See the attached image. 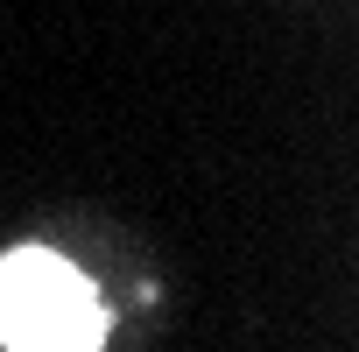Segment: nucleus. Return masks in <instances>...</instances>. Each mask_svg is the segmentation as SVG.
I'll return each instance as SVG.
<instances>
[{"label": "nucleus", "instance_id": "obj_1", "mask_svg": "<svg viewBox=\"0 0 359 352\" xmlns=\"http://www.w3.org/2000/svg\"><path fill=\"white\" fill-rule=\"evenodd\" d=\"M0 345L8 352H99L106 303L78 261L57 247L0 254Z\"/></svg>", "mask_w": 359, "mask_h": 352}]
</instances>
